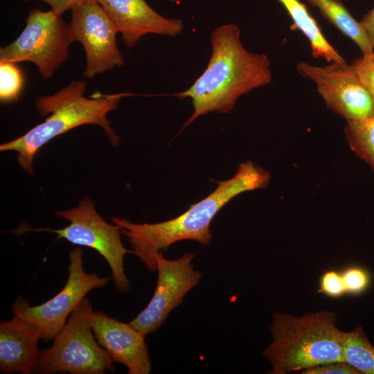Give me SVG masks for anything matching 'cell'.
<instances>
[{
    "label": "cell",
    "instance_id": "cell-1",
    "mask_svg": "<svg viewBox=\"0 0 374 374\" xmlns=\"http://www.w3.org/2000/svg\"><path fill=\"white\" fill-rule=\"evenodd\" d=\"M211 55L204 72L186 90L174 94L191 100L193 112L183 128L200 116L230 112L241 96L272 80L269 60L244 47L237 25L217 26L211 33Z\"/></svg>",
    "mask_w": 374,
    "mask_h": 374
},
{
    "label": "cell",
    "instance_id": "cell-2",
    "mask_svg": "<svg viewBox=\"0 0 374 374\" xmlns=\"http://www.w3.org/2000/svg\"><path fill=\"white\" fill-rule=\"evenodd\" d=\"M269 173L251 161L240 165L231 178L218 181L215 190L206 197L191 205L180 215L159 223L137 224L112 217L132 247V253L151 271H157L156 256L175 242L193 240L209 244L212 240L211 222L229 201L240 193L265 188Z\"/></svg>",
    "mask_w": 374,
    "mask_h": 374
},
{
    "label": "cell",
    "instance_id": "cell-3",
    "mask_svg": "<svg viewBox=\"0 0 374 374\" xmlns=\"http://www.w3.org/2000/svg\"><path fill=\"white\" fill-rule=\"evenodd\" d=\"M86 88L85 82L73 80L52 96L37 98L36 109L41 115H48L47 118L24 135L2 143L0 150L16 152L19 164L33 175V161L38 150L52 139L78 126L99 125L112 145H117L119 137L112 128L107 115L117 107L123 98L134 94H105L96 91L85 97Z\"/></svg>",
    "mask_w": 374,
    "mask_h": 374
},
{
    "label": "cell",
    "instance_id": "cell-4",
    "mask_svg": "<svg viewBox=\"0 0 374 374\" xmlns=\"http://www.w3.org/2000/svg\"><path fill=\"white\" fill-rule=\"evenodd\" d=\"M337 317L323 310L296 317L275 313L270 327L273 340L264 350L271 374H287L326 364L344 362V332Z\"/></svg>",
    "mask_w": 374,
    "mask_h": 374
},
{
    "label": "cell",
    "instance_id": "cell-5",
    "mask_svg": "<svg viewBox=\"0 0 374 374\" xmlns=\"http://www.w3.org/2000/svg\"><path fill=\"white\" fill-rule=\"evenodd\" d=\"M93 312L84 298L73 310L48 348L41 351L36 372L104 374L114 371L112 360L92 330Z\"/></svg>",
    "mask_w": 374,
    "mask_h": 374
},
{
    "label": "cell",
    "instance_id": "cell-6",
    "mask_svg": "<svg viewBox=\"0 0 374 374\" xmlns=\"http://www.w3.org/2000/svg\"><path fill=\"white\" fill-rule=\"evenodd\" d=\"M73 42L69 24L53 10L32 9L19 37L0 49V62L33 63L48 78L69 58Z\"/></svg>",
    "mask_w": 374,
    "mask_h": 374
},
{
    "label": "cell",
    "instance_id": "cell-7",
    "mask_svg": "<svg viewBox=\"0 0 374 374\" xmlns=\"http://www.w3.org/2000/svg\"><path fill=\"white\" fill-rule=\"evenodd\" d=\"M68 278L63 288L44 303L31 306L22 296L12 305L15 316L27 321L49 341L64 327L68 317L90 291L104 287L110 277L88 274L83 268L82 250L73 248L69 253Z\"/></svg>",
    "mask_w": 374,
    "mask_h": 374
},
{
    "label": "cell",
    "instance_id": "cell-8",
    "mask_svg": "<svg viewBox=\"0 0 374 374\" xmlns=\"http://www.w3.org/2000/svg\"><path fill=\"white\" fill-rule=\"evenodd\" d=\"M55 214L68 220L70 224L60 229L39 230L55 233L57 238L98 251L111 268L115 288L121 293L129 290L131 286L125 272L123 259L132 251L123 246L119 226L106 222L89 197H84L78 206L58 211Z\"/></svg>",
    "mask_w": 374,
    "mask_h": 374
},
{
    "label": "cell",
    "instance_id": "cell-9",
    "mask_svg": "<svg viewBox=\"0 0 374 374\" xmlns=\"http://www.w3.org/2000/svg\"><path fill=\"white\" fill-rule=\"evenodd\" d=\"M299 74L314 82L326 105L347 121H360L374 114V100L352 65L332 62L317 66L302 62Z\"/></svg>",
    "mask_w": 374,
    "mask_h": 374
},
{
    "label": "cell",
    "instance_id": "cell-10",
    "mask_svg": "<svg viewBox=\"0 0 374 374\" xmlns=\"http://www.w3.org/2000/svg\"><path fill=\"white\" fill-rule=\"evenodd\" d=\"M69 26L73 42H79L84 49V77L93 78L123 64L116 44L119 30L96 0L73 9Z\"/></svg>",
    "mask_w": 374,
    "mask_h": 374
},
{
    "label": "cell",
    "instance_id": "cell-11",
    "mask_svg": "<svg viewBox=\"0 0 374 374\" xmlns=\"http://www.w3.org/2000/svg\"><path fill=\"white\" fill-rule=\"evenodd\" d=\"M194 254L186 253L175 260L156 256L158 278L154 293L145 308L128 323L145 337L157 331L171 311L199 282L202 274L194 269Z\"/></svg>",
    "mask_w": 374,
    "mask_h": 374
},
{
    "label": "cell",
    "instance_id": "cell-12",
    "mask_svg": "<svg viewBox=\"0 0 374 374\" xmlns=\"http://www.w3.org/2000/svg\"><path fill=\"white\" fill-rule=\"evenodd\" d=\"M91 328L96 341L112 362L125 365L129 374H148L151 371L145 336L129 323L95 311Z\"/></svg>",
    "mask_w": 374,
    "mask_h": 374
},
{
    "label": "cell",
    "instance_id": "cell-13",
    "mask_svg": "<svg viewBox=\"0 0 374 374\" xmlns=\"http://www.w3.org/2000/svg\"><path fill=\"white\" fill-rule=\"evenodd\" d=\"M96 1L115 23L129 48L147 34L174 37L184 28L181 19L161 15L145 0Z\"/></svg>",
    "mask_w": 374,
    "mask_h": 374
},
{
    "label": "cell",
    "instance_id": "cell-14",
    "mask_svg": "<svg viewBox=\"0 0 374 374\" xmlns=\"http://www.w3.org/2000/svg\"><path fill=\"white\" fill-rule=\"evenodd\" d=\"M39 331L27 321L13 316L0 323V371L5 373L36 372L41 351Z\"/></svg>",
    "mask_w": 374,
    "mask_h": 374
},
{
    "label": "cell",
    "instance_id": "cell-15",
    "mask_svg": "<svg viewBox=\"0 0 374 374\" xmlns=\"http://www.w3.org/2000/svg\"><path fill=\"white\" fill-rule=\"evenodd\" d=\"M278 1L288 12L294 26L308 39L313 57L323 58L330 62H346L344 57L324 37L318 24L308 11L305 4L299 0H278Z\"/></svg>",
    "mask_w": 374,
    "mask_h": 374
},
{
    "label": "cell",
    "instance_id": "cell-16",
    "mask_svg": "<svg viewBox=\"0 0 374 374\" xmlns=\"http://www.w3.org/2000/svg\"><path fill=\"white\" fill-rule=\"evenodd\" d=\"M317 8L323 17L344 35L350 38L361 50L362 55L374 52L368 36L362 26L353 17L340 0H306Z\"/></svg>",
    "mask_w": 374,
    "mask_h": 374
},
{
    "label": "cell",
    "instance_id": "cell-17",
    "mask_svg": "<svg viewBox=\"0 0 374 374\" xmlns=\"http://www.w3.org/2000/svg\"><path fill=\"white\" fill-rule=\"evenodd\" d=\"M344 362L360 373L374 374V346L361 326L344 332Z\"/></svg>",
    "mask_w": 374,
    "mask_h": 374
},
{
    "label": "cell",
    "instance_id": "cell-18",
    "mask_svg": "<svg viewBox=\"0 0 374 374\" xmlns=\"http://www.w3.org/2000/svg\"><path fill=\"white\" fill-rule=\"evenodd\" d=\"M344 130L350 149L374 171V114L364 120L347 121Z\"/></svg>",
    "mask_w": 374,
    "mask_h": 374
},
{
    "label": "cell",
    "instance_id": "cell-19",
    "mask_svg": "<svg viewBox=\"0 0 374 374\" xmlns=\"http://www.w3.org/2000/svg\"><path fill=\"white\" fill-rule=\"evenodd\" d=\"M12 62H0V99L3 102L17 100L22 89L20 69Z\"/></svg>",
    "mask_w": 374,
    "mask_h": 374
},
{
    "label": "cell",
    "instance_id": "cell-20",
    "mask_svg": "<svg viewBox=\"0 0 374 374\" xmlns=\"http://www.w3.org/2000/svg\"><path fill=\"white\" fill-rule=\"evenodd\" d=\"M346 294L357 295L364 292L371 284L369 272L364 267L350 266L341 271Z\"/></svg>",
    "mask_w": 374,
    "mask_h": 374
},
{
    "label": "cell",
    "instance_id": "cell-21",
    "mask_svg": "<svg viewBox=\"0 0 374 374\" xmlns=\"http://www.w3.org/2000/svg\"><path fill=\"white\" fill-rule=\"evenodd\" d=\"M374 100V52L354 60L351 64Z\"/></svg>",
    "mask_w": 374,
    "mask_h": 374
},
{
    "label": "cell",
    "instance_id": "cell-22",
    "mask_svg": "<svg viewBox=\"0 0 374 374\" xmlns=\"http://www.w3.org/2000/svg\"><path fill=\"white\" fill-rule=\"evenodd\" d=\"M317 292L331 298H339L346 294L341 272L335 270L325 271L320 278Z\"/></svg>",
    "mask_w": 374,
    "mask_h": 374
},
{
    "label": "cell",
    "instance_id": "cell-23",
    "mask_svg": "<svg viewBox=\"0 0 374 374\" xmlns=\"http://www.w3.org/2000/svg\"><path fill=\"white\" fill-rule=\"evenodd\" d=\"M303 374H359L351 365L346 362H337L323 364L306 369Z\"/></svg>",
    "mask_w": 374,
    "mask_h": 374
},
{
    "label": "cell",
    "instance_id": "cell-24",
    "mask_svg": "<svg viewBox=\"0 0 374 374\" xmlns=\"http://www.w3.org/2000/svg\"><path fill=\"white\" fill-rule=\"evenodd\" d=\"M24 2H28L35 0H22ZM48 4L55 14L62 16L67 10L84 5L91 0H39Z\"/></svg>",
    "mask_w": 374,
    "mask_h": 374
},
{
    "label": "cell",
    "instance_id": "cell-25",
    "mask_svg": "<svg viewBox=\"0 0 374 374\" xmlns=\"http://www.w3.org/2000/svg\"><path fill=\"white\" fill-rule=\"evenodd\" d=\"M360 23L366 30L374 48V8L364 15Z\"/></svg>",
    "mask_w": 374,
    "mask_h": 374
}]
</instances>
